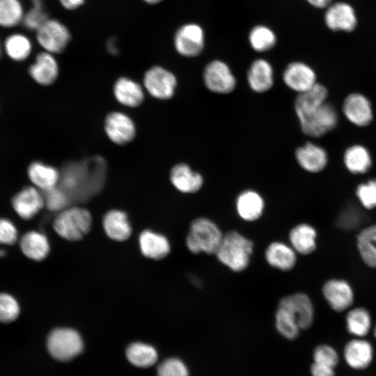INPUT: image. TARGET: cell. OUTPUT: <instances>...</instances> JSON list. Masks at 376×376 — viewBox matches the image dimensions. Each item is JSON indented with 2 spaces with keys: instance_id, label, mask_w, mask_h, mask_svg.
I'll list each match as a JSON object with an SVG mask.
<instances>
[{
  "instance_id": "1",
  "label": "cell",
  "mask_w": 376,
  "mask_h": 376,
  "mask_svg": "<svg viewBox=\"0 0 376 376\" xmlns=\"http://www.w3.org/2000/svg\"><path fill=\"white\" fill-rule=\"evenodd\" d=\"M103 161L76 162L67 165L60 173V187L70 198L75 193H86L96 191L103 182Z\"/></svg>"
},
{
  "instance_id": "2",
  "label": "cell",
  "mask_w": 376,
  "mask_h": 376,
  "mask_svg": "<svg viewBox=\"0 0 376 376\" xmlns=\"http://www.w3.org/2000/svg\"><path fill=\"white\" fill-rule=\"evenodd\" d=\"M253 242L236 230L224 234L221 242L215 253L218 260L235 272L246 269L253 251Z\"/></svg>"
},
{
  "instance_id": "3",
  "label": "cell",
  "mask_w": 376,
  "mask_h": 376,
  "mask_svg": "<svg viewBox=\"0 0 376 376\" xmlns=\"http://www.w3.org/2000/svg\"><path fill=\"white\" fill-rule=\"evenodd\" d=\"M223 237L216 223L208 218L198 217L190 224L186 246L192 253L215 254Z\"/></svg>"
},
{
  "instance_id": "4",
  "label": "cell",
  "mask_w": 376,
  "mask_h": 376,
  "mask_svg": "<svg viewBox=\"0 0 376 376\" xmlns=\"http://www.w3.org/2000/svg\"><path fill=\"white\" fill-rule=\"evenodd\" d=\"M92 217L86 209L79 207H66L61 211L54 221L56 233L65 240L77 241L91 230Z\"/></svg>"
},
{
  "instance_id": "5",
  "label": "cell",
  "mask_w": 376,
  "mask_h": 376,
  "mask_svg": "<svg viewBox=\"0 0 376 376\" xmlns=\"http://www.w3.org/2000/svg\"><path fill=\"white\" fill-rule=\"evenodd\" d=\"M47 347L56 360L67 361L79 355L84 343L79 334L70 328H56L48 335Z\"/></svg>"
},
{
  "instance_id": "6",
  "label": "cell",
  "mask_w": 376,
  "mask_h": 376,
  "mask_svg": "<svg viewBox=\"0 0 376 376\" xmlns=\"http://www.w3.org/2000/svg\"><path fill=\"white\" fill-rule=\"evenodd\" d=\"M335 108L327 102L309 115L299 119L302 132L312 137H320L334 130L338 123Z\"/></svg>"
},
{
  "instance_id": "7",
  "label": "cell",
  "mask_w": 376,
  "mask_h": 376,
  "mask_svg": "<svg viewBox=\"0 0 376 376\" xmlns=\"http://www.w3.org/2000/svg\"><path fill=\"white\" fill-rule=\"evenodd\" d=\"M205 36L203 27L196 23L180 26L174 37L175 50L185 57H195L204 49Z\"/></svg>"
},
{
  "instance_id": "8",
  "label": "cell",
  "mask_w": 376,
  "mask_h": 376,
  "mask_svg": "<svg viewBox=\"0 0 376 376\" xmlns=\"http://www.w3.org/2000/svg\"><path fill=\"white\" fill-rule=\"evenodd\" d=\"M203 81L207 88L216 93H229L236 86V79L230 68L221 60H213L206 65Z\"/></svg>"
},
{
  "instance_id": "9",
  "label": "cell",
  "mask_w": 376,
  "mask_h": 376,
  "mask_svg": "<svg viewBox=\"0 0 376 376\" xmlns=\"http://www.w3.org/2000/svg\"><path fill=\"white\" fill-rule=\"evenodd\" d=\"M143 85L151 96L164 100L170 99L174 95L177 79L168 70L160 66H155L145 73Z\"/></svg>"
},
{
  "instance_id": "10",
  "label": "cell",
  "mask_w": 376,
  "mask_h": 376,
  "mask_svg": "<svg viewBox=\"0 0 376 376\" xmlns=\"http://www.w3.org/2000/svg\"><path fill=\"white\" fill-rule=\"evenodd\" d=\"M36 31L38 43L51 54L63 52L70 40L67 27L56 19H48Z\"/></svg>"
},
{
  "instance_id": "11",
  "label": "cell",
  "mask_w": 376,
  "mask_h": 376,
  "mask_svg": "<svg viewBox=\"0 0 376 376\" xmlns=\"http://www.w3.org/2000/svg\"><path fill=\"white\" fill-rule=\"evenodd\" d=\"M324 19L327 26L334 31L351 32L358 22L354 8L344 1L332 2L328 6Z\"/></svg>"
},
{
  "instance_id": "12",
  "label": "cell",
  "mask_w": 376,
  "mask_h": 376,
  "mask_svg": "<svg viewBox=\"0 0 376 376\" xmlns=\"http://www.w3.org/2000/svg\"><path fill=\"white\" fill-rule=\"evenodd\" d=\"M278 306L287 309L296 320L301 330L308 329L313 323L315 311L310 297L296 292L282 297Z\"/></svg>"
},
{
  "instance_id": "13",
  "label": "cell",
  "mask_w": 376,
  "mask_h": 376,
  "mask_svg": "<svg viewBox=\"0 0 376 376\" xmlns=\"http://www.w3.org/2000/svg\"><path fill=\"white\" fill-rule=\"evenodd\" d=\"M104 131L108 138L117 145H125L136 136V126L132 118L120 111L109 113L104 120Z\"/></svg>"
},
{
  "instance_id": "14",
  "label": "cell",
  "mask_w": 376,
  "mask_h": 376,
  "mask_svg": "<svg viewBox=\"0 0 376 376\" xmlns=\"http://www.w3.org/2000/svg\"><path fill=\"white\" fill-rule=\"evenodd\" d=\"M343 112L347 120L358 127H366L373 119L371 103L368 98L359 93L346 96L343 102Z\"/></svg>"
},
{
  "instance_id": "15",
  "label": "cell",
  "mask_w": 376,
  "mask_h": 376,
  "mask_svg": "<svg viewBox=\"0 0 376 376\" xmlns=\"http://www.w3.org/2000/svg\"><path fill=\"white\" fill-rule=\"evenodd\" d=\"M316 79L314 70L308 64L301 61L290 63L283 73L285 84L298 93L313 87L317 83Z\"/></svg>"
},
{
  "instance_id": "16",
  "label": "cell",
  "mask_w": 376,
  "mask_h": 376,
  "mask_svg": "<svg viewBox=\"0 0 376 376\" xmlns=\"http://www.w3.org/2000/svg\"><path fill=\"white\" fill-rule=\"evenodd\" d=\"M322 292L329 306L336 312L346 311L354 302L352 288L345 280H328L324 283Z\"/></svg>"
},
{
  "instance_id": "17",
  "label": "cell",
  "mask_w": 376,
  "mask_h": 376,
  "mask_svg": "<svg viewBox=\"0 0 376 376\" xmlns=\"http://www.w3.org/2000/svg\"><path fill=\"white\" fill-rule=\"evenodd\" d=\"M346 363L354 370L367 368L373 361L374 350L372 344L363 338L350 340L343 351Z\"/></svg>"
},
{
  "instance_id": "18",
  "label": "cell",
  "mask_w": 376,
  "mask_h": 376,
  "mask_svg": "<svg viewBox=\"0 0 376 376\" xmlns=\"http://www.w3.org/2000/svg\"><path fill=\"white\" fill-rule=\"evenodd\" d=\"M12 205L20 217L31 219L45 206L42 194L36 187H26L14 196Z\"/></svg>"
},
{
  "instance_id": "19",
  "label": "cell",
  "mask_w": 376,
  "mask_h": 376,
  "mask_svg": "<svg viewBox=\"0 0 376 376\" xmlns=\"http://www.w3.org/2000/svg\"><path fill=\"white\" fill-rule=\"evenodd\" d=\"M295 157L299 166L310 173L322 171L328 163V155L322 147L308 142L295 151Z\"/></svg>"
},
{
  "instance_id": "20",
  "label": "cell",
  "mask_w": 376,
  "mask_h": 376,
  "mask_svg": "<svg viewBox=\"0 0 376 376\" xmlns=\"http://www.w3.org/2000/svg\"><path fill=\"white\" fill-rule=\"evenodd\" d=\"M170 180L176 189L186 194L197 192L203 184L202 175L184 163L176 164L172 168Z\"/></svg>"
},
{
  "instance_id": "21",
  "label": "cell",
  "mask_w": 376,
  "mask_h": 376,
  "mask_svg": "<svg viewBox=\"0 0 376 376\" xmlns=\"http://www.w3.org/2000/svg\"><path fill=\"white\" fill-rule=\"evenodd\" d=\"M265 258L271 267L281 271H289L297 263V253L290 245L283 242L270 243L265 249Z\"/></svg>"
},
{
  "instance_id": "22",
  "label": "cell",
  "mask_w": 376,
  "mask_h": 376,
  "mask_svg": "<svg viewBox=\"0 0 376 376\" xmlns=\"http://www.w3.org/2000/svg\"><path fill=\"white\" fill-rule=\"evenodd\" d=\"M328 91L325 86L316 83L308 90L299 93L295 109L299 119L305 117L326 102Z\"/></svg>"
},
{
  "instance_id": "23",
  "label": "cell",
  "mask_w": 376,
  "mask_h": 376,
  "mask_svg": "<svg viewBox=\"0 0 376 376\" xmlns=\"http://www.w3.org/2000/svg\"><path fill=\"white\" fill-rule=\"evenodd\" d=\"M29 72L37 83L48 86L57 79L58 65L52 54L44 52L37 55L35 63L29 67Z\"/></svg>"
},
{
  "instance_id": "24",
  "label": "cell",
  "mask_w": 376,
  "mask_h": 376,
  "mask_svg": "<svg viewBox=\"0 0 376 376\" xmlns=\"http://www.w3.org/2000/svg\"><path fill=\"white\" fill-rule=\"evenodd\" d=\"M250 88L256 93H264L274 84V70L270 63L264 58L254 60L247 72Z\"/></svg>"
},
{
  "instance_id": "25",
  "label": "cell",
  "mask_w": 376,
  "mask_h": 376,
  "mask_svg": "<svg viewBox=\"0 0 376 376\" xmlns=\"http://www.w3.org/2000/svg\"><path fill=\"white\" fill-rule=\"evenodd\" d=\"M265 209L263 197L253 190L242 192L236 199V210L239 217L246 221H254L262 216Z\"/></svg>"
},
{
  "instance_id": "26",
  "label": "cell",
  "mask_w": 376,
  "mask_h": 376,
  "mask_svg": "<svg viewBox=\"0 0 376 376\" xmlns=\"http://www.w3.org/2000/svg\"><path fill=\"white\" fill-rule=\"evenodd\" d=\"M290 245L297 253L308 255L317 246V232L314 227L306 223L296 225L289 233Z\"/></svg>"
},
{
  "instance_id": "27",
  "label": "cell",
  "mask_w": 376,
  "mask_h": 376,
  "mask_svg": "<svg viewBox=\"0 0 376 376\" xmlns=\"http://www.w3.org/2000/svg\"><path fill=\"white\" fill-rule=\"evenodd\" d=\"M139 243L143 255L151 259L164 258L171 251L169 241L164 235L149 230L140 234Z\"/></svg>"
},
{
  "instance_id": "28",
  "label": "cell",
  "mask_w": 376,
  "mask_h": 376,
  "mask_svg": "<svg viewBox=\"0 0 376 376\" xmlns=\"http://www.w3.org/2000/svg\"><path fill=\"white\" fill-rule=\"evenodd\" d=\"M113 94L119 103L128 107H136L144 100L141 85L127 77H120L115 82Z\"/></svg>"
},
{
  "instance_id": "29",
  "label": "cell",
  "mask_w": 376,
  "mask_h": 376,
  "mask_svg": "<svg viewBox=\"0 0 376 376\" xmlns=\"http://www.w3.org/2000/svg\"><path fill=\"white\" fill-rule=\"evenodd\" d=\"M103 228L107 235L116 241H125L132 234V228L125 212L112 210L103 218Z\"/></svg>"
},
{
  "instance_id": "30",
  "label": "cell",
  "mask_w": 376,
  "mask_h": 376,
  "mask_svg": "<svg viewBox=\"0 0 376 376\" xmlns=\"http://www.w3.org/2000/svg\"><path fill=\"white\" fill-rule=\"evenodd\" d=\"M372 162L369 150L360 144L348 147L343 154L344 165L353 174L366 173L371 168Z\"/></svg>"
},
{
  "instance_id": "31",
  "label": "cell",
  "mask_w": 376,
  "mask_h": 376,
  "mask_svg": "<svg viewBox=\"0 0 376 376\" xmlns=\"http://www.w3.org/2000/svg\"><path fill=\"white\" fill-rule=\"evenodd\" d=\"M20 249L30 259L40 261L45 258L50 250L47 237L38 231H30L20 240Z\"/></svg>"
},
{
  "instance_id": "32",
  "label": "cell",
  "mask_w": 376,
  "mask_h": 376,
  "mask_svg": "<svg viewBox=\"0 0 376 376\" xmlns=\"http://www.w3.org/2000/svg\"><path fill=\"white\" fill-rule=\"evenodd\" d=\"M30 180L41 191L49 189L58 185L60 173L53 166L35 162L28 169Z\"/></svg>"
},
{
  "instance_id": "33",
  "label": "cell",
  "mask_w": 376,
  "mask_h": 376,
  "mask_svg": "<svg viewBox=\"0 0 376 376\" xmlns=\"http://www.w3.org/2000/svg\"><path fill=\"white\" fill-rule=\"evenodd\" d=\"M357 246L363 263L376 268V224L360 231L357 237Z\"/></svg>"
},
{
  "instance_id": "34",
  "label": "cell",
  "mask_w": 376,
  "mask_h": 376,
  "mask_svg": "<svg viewBox=\"0 0 376 376\" xmlns=\"http://www.w3.org/2000/svg\"><path fill=\"white\" fill-rule=\"evenodd\" d=\"M347 331L357 338L368 335L371 328V316L366 308L357 307L350 310L346 315Z\"/></svg>"
},
{
  "instance_id": "35",
  "label": "cell",
  "mask_w": 376,
  "mask_h": 376,
  "mask_svg": "<svg viewBox=\"0 0 376 376\" xmlns=\"http://www.w3.org/2000/svg\"><path fill=\"white\" fill-rule=\"evenodd\" d=\"M126 356L132 364L140 368L150 367L157 360L156 350L150 345L140 342L130 344L126 350Z\"/></svg>"
},
{
  "instance_id": "36",
  "label": "cell",
  "mask_w": 376,
  "mask_h": 376,
  "mask_svg": "<svg viewBox=\"0 0 376 376\" xmlns=\"http://www.w3.org/2000/svg\"><path fill=\"white\" fill-rule=\"evenodd\" d=\"M248 40L254 51L264 52L272 49L276 45L277 38L271 28L258 24L250 30Z\"/></svg>"
},
{
  "instance_id": "37",
  "label": "cell",
  "mask_w": 376,
  "mask_h": 376,
  "mask_svg": "<svg viewBox=\"0 0 376 376\" xmlns=\"http://www.w3.org/2000/svg\"><path fill=\"white\" fill-rule=\"evenodd\" d=\"M275 325L278 332L288 340L297 338L301 331L296 320L285 308L277 306Z\"/></svg>"
},
{
  "instance_id": "38",
  "label": "cell",
  "mask_w": 376,
  "mask_h": 376,
  "mask_svg": "<svg viewBox=\"0 0 376 376\" xmlns=\"http://www.w3.org/2000/svg\"><path fill=\"white\" fill-rule=\"evenodd\" d=\"M4 49L10 58L21 61L29 56L31 52V43L24 35L15 33L6 39Z\"/></svg>"
},
{
  "instance_id": "39",
  "label": "cell",
  "mask_w": 376,
  "mask_h": 376,
  "mask_svg": "<svg viewBox=\"0 0 376 376\" xmlns=\"http://www.w3.org/2000/svg\"><path fill=\"white\" fill-rule=\"evenodd\" d=\"M24 15L19 0H0V26H14L22 22Z\"/></svg>"
},
{
  "instance_id": "40",
  "label": "cell",
  "mask_w": 376,
  "mask_h": 376,
  "mask_svg": "<svg viewBox=\"0 0 376 376\" xmlns=\"http://www.w3.org/2000/svg\"><path fill=\"white\" fill-rule=\"evenodd\" d=\"M45 206L49 210L61 212L65 209L70 203V198L60 187H55L42 191Z\"/></svg>"
},
{
  "instance_id": "41",
  "label": "cell",
  "mask_w": 376,
  "mask_h": 376,
  "mask_svg": "<svg viewBox=\"0 0 376 376\" xmlns=\"http://www.w3.org/2000/svg\"><path fill=\"white\" fill-rule=\"evenodd\" d=\"M32 8L24 15L23 25L28 29L37 31L47 19L43 10L42 0H30Z\"/></svg>"
},
{
  "instance_id": "42",
  "label": "cell",
  "mask_w": 376,
  "mask_h": 376,
  "mask_svg": "<svg viewBox=\"0 0 376 376\" xmlns=\"http://www.w3.org/2000/svg\"><path fill=\"white\" fill-rule=\"evenodd\" d=\"M356 196L361 205L367 210L376 207V178L358 185Z\"/></svg>"
},
{
  "instance_id": "43",
  "label": "cell",
  "mask_w": 376,
  "mask_h": 376,
  "mask_svg": "<svg viewBox=\"0 0 376 376\" xmlns=\"http://www.w3.org/2000/svg\"><path fill=\"white\" fill-rule=\"evenodd\" d=\"M19 305L14 297L8 293H0V322L14 321L19 316Z\"/></svg>"
},
{
  "instance_id": "44",
  "label": "cell",
  "mask_w": 376,
  "mask_h": 376,
  "mask_svg": "<svg viewBox=\"0 0 376 376\" xmlns=\"http://www.w3.org/2000/svg\"><path fill=\"white\" fill-rule=\"evenodd\" d=\"M157 376H189L186 364L180 359L169 358L163 361L157 368Z\"/></svg>"
},
{
  "instance_id": "45",
  "label": "cell",
  "mask_w": 376,
  "mask_h": 376,
  "mask_svg": "<svg viewBox=\"0 0 376 376\" xmlns=\"http://www.w3.org/2000/svg\"><path fill=\"white\" fill-rule=\"evenodd\" d=\"M313 362L335 368L339 362V356L331 346L322 344L317 346L313 351Z\"/></svg>"
},
{
  "instance_id": "46",
  "label": "cell",
  "mask_w": 376,
  "mask_h": 376,
  "mask_svg": "<svg viewBox=\"0 0 376 376\" xmlns=\"http://www.w3.org/2000/svg\"><path fill=\"white\" fill-rule=\"evenodd\" d=\"M17 238L15 225L9 220L0 219V244H13Z\"/></svg>"
},
{
  "instance_id": "47",
  "label": "cell",
  "mask_w": 376,
  "mask_h": 376,
  "mask_svg": "<svg viewBox=\"0 0 376 376\" xmlns=\"http://www.w3.org/2000/svg\"><path fill=\"white\" fill-rule=\"evenodd\" d=\"M312 376H335L334 368L313 362L310 368Z\"/></svg>"
},
{
  "instance_id": "48",
  "label": "cell",
  "mask_w": 376,
  "mask_h": 376,
  "mask_svg": "<svg viewBox=\"0 0 376 376\" xmlns=\"http://www.w3.org/2000/svg\"><path fill=\"white\" fill-rule=\"evenodd\" d=\"M66 9L72 10L80 6L85 0H58Z\"/></svg>"
},
{
  "instance_id": "49",
  "label": "cell",
  "mask_w": 376,
  "mask_h": 376,
  "mask_svg": "<svg viewBox=\"0 0 376 376\" xmlns=\"http://www.w3.org/2000/svg\"><path fill=\"white\" fill-rule=\"evenodd\" d=\"M311 6L317 8H326L333 0H306Z\"/></svg>"
},
{
  "instance_id": "50",
  "label": "cell",
  "mask_w": 376,
  "mask_h": 376,
  "mask_svg": "<svg viewBox=\"0 0 376 376\" xmlns=\"http://www.w3.org/2000/svg\"><path fill=\"white\" fill-rule=\"evenodd\" d=\"M116 40L113 38L109 39L107 42V49L109 52L113 54H115L118 52V49L115 42Z\"/></svg>"
},
{
  "instance_id": "51",
  "label": "cell",
  "mask_w": 376,
  "mask_h": 376,
  "mask_svg": "<svg viewBox=\"0 0 376 376\" xmlns=\"http://www.w3.org/2000/svg\"><path fill=\"white\" fill-rule=\"evenodd\" d=\"M146 2L151 4L157 3L162 0H144Z\"/></svg>"
},
{
  "instance_id": "52",
  "label": "cell",
  "mask_w": 376,
  "mask_h": 376,
  "mask_svg": "<svg viewBox=\"0 0 376 376\" xmlns=\"http://www.w3.org/2000/svg\"><path fill=\"white\" fill-rule=\"evenodd\" d=\"M5 255V252L3 250L0 249V257L3 256Z\"/></svg>"
},
{
  "instance_id": "53",
  "label": "cell",
  "mask_w": 376,
  "mask_h": 376,
  "mask_svg": "<svg viewBox=\"0 0 376 376\" xmlns=\"http://www.w3.org/2000/svg\"><path fill=\"white\" fill-rule=\"evenodd\" d=\"M373 335L375 338H376V326L375 327L374 330H373Z\"/></svg>"
},
{
  "instance_id": "54",
  "label": "cell",
  "mask_w": 376,
  "mask_h": 376,
  "mask_svg": "<svg viewBox=\"0 0 376 376\" xmlns=\"http://www.w3.org/2000/svg\"><path fill=\"white\" fill-rule=\"evenodd\" d=\"M1 42H0V56H1Z\"/></svg>"
}]
</instances>
